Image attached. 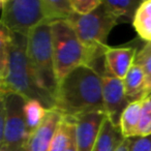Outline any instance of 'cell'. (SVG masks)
<instances>
[{"label": "cell", "mask_w": 151, "mask_h": 151, "mask_svg": "<svg viewBox=\"0 0 151 151\" xmlns=\"http://www.w3.org/2000/svg\"><path fill=\"white\" fill-rule=\"evenodd\" d=\"M63 119L64 116L58 110L49 109L42 124L30 134L26 145V150L50 151L53 139Z\"/></svg>", "instance_id": "10"}, {"label": "cell", "mask_w": 151, "mask_h": 151, "mask_svg": "<svg viewBox=\"0 0 151 151\" xmlns=\"http://www.w3.org/2000/svg\"><path fill=\"white\" fill-rule=\"evenodd\" d=\"M104 5L109 13L120 23H132L137 11L140 7L141 0H123V1H112L103 0Z\"/></svg>", "instance_id": "14"}, {"label": "cell", "mask_w": 151, "mask_h": 151, "mask_svg": "<svg viewBox=\"0 0 151 151\" xmlns=\"http://www.w3.org/2000/svg\"><path fill=\"white\" fill-rule=\"evenodd\" d=\"M143 69L145 71V78H146V97L151 95V56L146 58L142 63Z\"/></svg>", "instance_id": "24"}, {"label": "cell", "mask_w": 151, "mask_h": 151, "mask_svg": "<svg viewBox=\"0 0 151 151\" xmlns=\"http://www.w3.org/2000/svg\"><path fill=\"white\" fill-rule=\"evenodd\" d=\"M0 147L11 151H23L30 136L24 114L27 99L9 91H0Z\"/></svg>", "instance_id": "5"}, {"label": "cell", "mask_w": 151, "mask_h": 151, "mask_svg": "<svg viewBox=\"0 0 151 151\" xmlns=\"http://www.w3.org/2000/svg\"><path fill=\"white\" fill-rule=\"evenodd\" d=\"M129 151H151V134L130 138Z\"/></svg>", "instance_id": "23"}, {"label": "cell", "mask_w": 151, "mask_h": 151, "mask_svg": "<svg viewBox=\"0 0 151 151\" xmlns=\"http://www.w3.org/2000/svg\"><path fill=\"white\" fill-rule=\"evenodd\" d=\"M124 139L120 127L115 126L106 117L92 151H117Z\"/></svg>", "instance_id": "13"}, {"label": "cell", "mask_w": 151, "mask_h": 151, "mask_svg": "<svg viewBox=\"0 0 151 151\" xmlns=\"http://www.w3.org/2000/svg\"><path fill=\"white\" fill-rule=\"evenodd\" d=\"M82 44L92 55L90 67H95L99 59H104L105 52L109 46L107 40L118 22L109 13L104 3L95 11L86 16L76 15L69 20Z\"/></svg>", "instance_id": "6"}, {"label": "cell", "mask_w": 151, "mask_h": 151, "mask_svg": "<svg viewBox=\"0 0 151 151\" xmlns=\"http://www.w3.org/2000/svg\"><path fill=\"white\" fill-rule=\"evenodd\" d=\"M0 151H11V150H9V149L5 148V147H0Z\"/></svg>", "instance_id": "28"}, {"label": "cell", "mask_w": 151, "mask_h": 151, "mask_svg": "<svg viewBox=\"0 0 151 151\" xmlns=\"http://www.w3.org/2000/svg\"><path fill=\"white\" fill-rule=\"evenodd\" d=\"M23 151H27V150H26V149H25V150H23Z\"/></svg>", "instance_id": "29"}, {"label": "cell", "mask_w": 151, "mask_h": 151, "mask_svg": "<svg viewBox=\"0 0 151 151\" xmlns=\"http://www.w3.org/2000/svg\"><path fill=\"white\" fill-rule=\"evenodd\" d=\"M27 56L37 85L55 99L58 80L53 57L51 23L44 21L29 33Z\"/></svg>", "instance_id": "4"}, {"label": "cell", "mask_w": 151, "mask_h": 151, "mask_svg": "<svg viewBox=\"0 0 151 151\" xmlns=\"http://www.w3.org/2000/svg\"><path fill=\"white\" fill-rule=\"evenodd\" d=\"M138 50L134 47H108L105 52L106 76L123 80L134 64Z\"/></svg>", "instance_id": "11"}, {"label": "cell", "mask_w": 151, "mask_h": 151, "mask_svg": "<svg viewBox=\"0 0 151 151\" xmlns=\"http://www.w3.org/2000/svg\"><path fill=\"white\" fill-rule=\"evenodd\" d=\"M54 109L69 120L90 112H105L103 77L88 65L73 69L58 83Z\"/></svg>", "instance_id": "1"}, {"label": "cell", "mask_w": 151, "mask_h": 151, "mask_svg": "<svg viewBox=\"0 0 151 151\" xmlns=\"http://www.w3.org/2000/svg\"><path fill=\"white\" fill-rule=\"evenodd\" d=\"M11 57V32L1 26L0 30V79L4 78Z\"/></svg>", "instance_id": "20"}, {"label": "cell", "mask_w": 151, "mask_h": 151, "mask_svg": "<svg viewBox=\"0 0 151 151\" xmlns=\"http://www.w3.org/2000/svg\"><path fill=\"white\" fill-rule=\"evenodd\" d=\"M0 91L23 95L38 101L47 108L54 109L55 99L37 85L27 56V37L11 32V57L4 78L0 79Z\"/></svg>", "instance_id": "2"}, {"label": "cell", "mask_w": 151, "mask_h": 151, "mask_svg": "<svg viewBox=\"0 0 151 151\" xmlns=\"http://www.w3.org/2000/svg\"><path fill=\"white\" fill-rule=\"evenodd\" d=\"M75 138V124L64 117L58 130L56 132L50 151H67Z\"/></svg>", "instance_id": "18"}, {"label": "cell", "mask_w": 151, "mask_h": 151, "mask_svg": "<svg viewBox=\"0 0 151 151\" xmlns=\"http://www.w3.org/2000/svg\"><path fill=\"white\" fill-rule=\"evenodd\" d=\"M141 111H142V101H137L130 103L123 112L120 121V129L124 138H134L137 136Z\"/></svg>", "instance_id": "16"}, {"label": "cell", "mask_w": 151, "mask_h": 151, "mask_svg": "<svg viewBox=\"0 0 151 151\" xmlns=\"http://www.w3.org/2000/svg\"><path fill=\"white\" fill-rule=\"evenodd\" d=\"M103 101L108 119L115 126L120 127L122 114L130 104L124 90L123 80L112 76H104Z\"/></svg>", "instance_id": "8"}, {"label": "cell", "mask_w": 151, "mask_h": 151, "mask_svg": "<svg viewBox=\"0 0 151 151\" xmlns=\"http://www.w3.org/2000/svg\"><path fill=\"white\" fill-rule=\"evenodd\" d=\"M48 110L40 101L35 99H27L24 106L26 123L30 134L38 127L46 118Z\"/></svg>", "instance_id": "19"}, {"label": "cell", "mask_w": 151, "mask_h": 151, "mask_svg": "<svg viewBox=\"0 0 151 151\" xmlns=\"http://www.w3.org/2000/svg\"><path fill=\"white\" fill-rule=\"evenodd\" d=\"M150 56H151V42H146V44L144 45V47H143L141 50L138 51V54H137L134 63H136V64H140L145 59Z\"/></svg>", "instance_id": "25"}, {"label": "cell", "mask_w": 151, "mask_h": 151, "mask_svg": "<svg viewBox=\"0 0 151 151\" xmlns=\"http://www.w3.org/2000/svg\"><path fill=\"white\" fill-rule=\"evenodd\" d=\"M106 113L95 111L83 114L70 120L75 124L76 145L78 151H92L101 125L105 121Z\"/></svg>", "instance_id": "9"}, {"label": "cell", "mask_w": 151, "mask_h": 151, "mask_svg": "<svg viewBox=\"0 0 151 151\" xmlns=\"http://www.w3.org/2000/svg\"><path fill=\"white\" fill-rule=\"evenodd\" d=\"M67 151H78V150H77V145H76V137L73 138V142H71L70 146H69V148H68V150H67Z\"/></svg>", "instance_id": "27"}, {"label": "cell", "mask_w": 151, "mask_h": 151, "mask_svg": "<svg viewBox=\"0 0 151 151\" xmlns=\"http://www.w3.org/2000/svg\"><path fill=\"white\" fill-rule=\"evenodd\" d=\"M124 90L130 103L146 99V78L142 65L134 63L123 79Z\"/></svg>", "instance_id": "12"}, {"label": "cell", "mask_w": 151, "mask_h": 151, "mask_svg": "<svg viewBox=\"0 0 151 151\" xmlns=\"http://www.w3.org/2000/svg\"><path fill=\"white\" fill-rule=\"evenodd\" d=\"M129 145H130V138H125L120 147L117 149V151H129Z\"/></svg>", "instance_id": "26"}, {"label": "cell", "mask_w": 151, "mask_h": 151, "mask_svg": "<svg viewBox=\"0 0 151 151\" xmlns=\"http://www.w3.org/2000/svg\"><path fill=\"white\" fill-rule=\"evenodd\" d=\"M151 134V95L142 101L140 122H139L137 136H147Z\"/></svg>", "instance_id": "21"}, {"label": "cell", "mask_w": 151, "mask_h": 151, "mask_svg": "<svg viewBox=\"0 0 151 151\" xmlns=\"http://www.w3.org/2000/svg\"><path fill=\"white\" fill-rule=\"evenodd\" d=\"M132 25L141 40L146 42H151V0L142 1Z\"/></svg>", "instance_id": "17"}, {"label": "cell", "mask_w": 151, "mask_h": 151, "mask_svg": "<svg viewBox=\"0 0 151 151\" xmlns=\"http://www.w3.org/2000/svg\"><path fill=\"white\" fill-rule=\"evenodd\" d=\"M76 15L86 16L91 14L103 3V0H70Z\"/></svg>", "instance_id": "22"}, {"label": "cell", "mask_w": 151, "mask_h": 151, "mask_svg": "<svg viewBox=\"0 0 151 151\" xmlns=\"http://www.w3.org/2000/svg\"><path fill=\"white\" fill-rule=\"evenodd\" d=\"M1 26L27 37L45 21L42 0H1Z\"/></svg>", "instance_id": "7"}, {"label": "cell", "mask_w": 151, "mask_h": 151, "mask_svg": "<svg viewBox=\"0 0 151 151\" xmlns=\"http://www.w3.org/2000/svg\"><path fill=\"white\" fill-rule=\"evenodd\" d=\"M51 32L55 71L58 83L79 66H90L92 55L82 44L70 22H52Z\"/></svg>", "instance_id": "3"}, {"label": "cell", "mask_w": 151, "mask_h": 151, "mask_svg": "<svg viewBox=\"0 0 151 151\" xmlns=\"http://www.w3.org/2000/svg\"><path fill=\"white\" fill-rule=\"evenodd\" d=\"M45 21H69L75 16L70 0H42Z\"/></svg>", "instance_id": "15"}]
</instances>
